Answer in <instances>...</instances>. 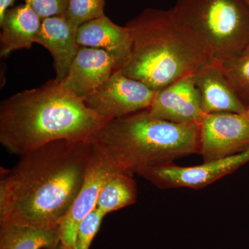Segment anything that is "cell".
Here are the masks:
<instances>
[{"label":"cell","mask_w":249,"mask_h":249,"mask_svg":"<svg viewBox=\"0 0 249 249\" xmlns=\"http://www.w3.org/2000/svg\"><path fill=\"white\" fill-rule=\"evenodd\" d=\"M65 249H73V247H70V248H65Z\"/></svg>","instance_id":"484cf974"},{"label":"cell","mask_w":249,"mask_h":249,"mask_svg":"<svg viewBox=\"0 0 249 249\" xmlns=\"http://www.w3.org/2000/svg\"><path fill=\"white\" fill-rule=\"evenodd\" d=\"M42 19L54 16H65L69 0H24Z\"/></svg>","instance_id":"44dd1931"},{"label":"cell","mask_w":249,"mask_h":249,"mask_svg":"<svg viewBox=\"0 0 249 249\" xmlns=\"http://www.w3.org/2000/svg\"><path fill=\"white\" fill-rule=\"evenodd\" d=\"M245 1H246V2H247V4H248L249 6V0H245Z\"/></svg>","instance_id":"d4e9b609"},{"label":"cell","mask_w":249,"mask_h":249,"mask_svg":"<svg viewBox=\"0 0 249 249\" xmlns=\"http://www.w3.org/2000/svg\"><path fill=\"white\" fill-rule=\"evenodd\" d=\"M105 0H69L65 16L77 27L83 23L102 17Z\"/></svg>","instance_id":"d6986e66"},{"label":"cell","mask_w":249,"mask_h":249,"mask_svg":"<svg viewBox=\"0 0 249 249\" xmlns=\"http://www.w3.org/2000/svg\"><path fill=\"white\" fill-rule=\"evenodd\" d=\"M242 102L249 101V45L235 58L221 65Z\"/></svg>","instance_id":"ac0fdd59"},{"label":"cell","mask_w":249,"mask_h":249,"mask_svg":"<svg viewBox=\"0 0 249 249\" xmlns=\"http://www.w3.org/2000/svg\"><path fill=\"white\" fill-rule=\"evenodd\" d=\"M147 111L153 117L174 124H199L204 114L196 73L183 77L157 91Z\"/></svg>","instance_id":"30bf717a"},{"label":"cell","mask_w":249,"mask_h":249,"mask_svg":"<svg viewBox=\"0 0 249 249\" xmlns=\"http://www.w3.org/2000/svg\"><path fill=\"white\" fill-rule=\"evenodd\" d=\"M249 161V147L238 153L201 165L183 167L169 163L142 170L138 175L161 188L199 189L230 175Z\"/></svg>","instance_id":"52a82bcc"},{"label":"cell","mask_w":249,"mask_h":249,"mask_svg":"<svg viewBox=\"0 0 249 249\" xmlns=\"http://www.w3.org/2000/svg\"><path fill=\"white\" fill-rule=\"evenodd\" d=\"M42 19L27 4L7 10L0 20V55L6 58L15 51L29 49L35 43Z\"/></svg>","instance_id":"9a60e30c"},{"label":"cell","mask_w":249,"mask_h":249,"mask_svg":"<svg viewBox=\"0 0 249 249\" xmlns=\"http://www.w3.org/2000/svg\"><path fill=\"white\" fill-rule=\"evenodd\" d=\"M249 147V118L245 114H206L199 123V154L204 162L238 153Z\"/></svg>","instance_id":"ba28073f"},{"label":"cell","mask_w":249,"mask_h":249,"mask_svg":"<svg viewBox=\"0 0 249 249\" xmlns=\"http://www.w3.org/2000/svg\"><path fill=\"white\" fill-rule=\"evenodd\" d=\"M90 140H59L21 156L0 181V224L58 229L84 180Z\"/></svg>","instance_id":"6da1fadb"},{"label":"cell","mask_w":249,"mask_h":249,"mask_svg":"<svg viewBox=\"0 0 249 249\" xmlns=\"http://www.w3.org/2000/svg\"><path fill=\"white\" fill-rule=\"evenodd\" d=\"M157 92L142 82L115 71L84 102L98 115L111 120L148 109Z\"/></svg>","instance_id":"8992f818"},{"label":"cell","mask_w":249,"mask_h":249,"mask_svg":"<svg viewBox=\"0 0 249 249\" xmlns=\"http://www.w3.org/2000/svg\"><path fill=\"white\" fill-rule=\"evenodd\" d=\"M78 27L65 16L42 19L35 43L43 46L53 59L55 79L61 83L80 49L77 42Z\"/></svg>","instance_id":"7c38bea8"},{"label":"cell","mask_w":249,"mask_h":249,"mask_svg":"<svg viewBox=\"0 0 249 249\" xmlns=\"http://www.w3.org/2000/svg\"><path fill=\"white\" fill-rule=\"evenodd\" d=\"M117 69L115 60L103 49L80 47L62 88L83 101L94 93Z\"/></svg>","instance_id":"8fae6325"},{"label":"cell","mask_w":249,"mask_h":249,"mask_svg":"<svg viewBox=\"0 0 249 249\" xmlns=\"http://www.w3.org/2000/svg\"><path fill=\"white\" fill-rule=\"evenodd\" d=\"M172 11L199 39L213 63L222 65L249 45V6L245 0H178Z\"/></svg>","instance_id":"5b68a950"},{"label":"cell","mask_w":249,"mask_h":249,"mask_svg":"<svg viewBox=\"0 0 249 249\" xmlns=\"http://www.w3.org/2000/svg\"><path fill=\"white\" fill-rule=\"evenodd\" d=\"M15 1L16 0H0V20L3 19L7 10L13 7Z\"/></svg>","instance_id":"7402d4cb"},{"label":"cell","mask_w":249,"mask_h":249,"mask_svg":"<svg viewBox=\"0 0 249 249\" xmlns=\"http://www.w3.org/2000/svg\"><path fill=\"white\" fill-rule=\"evenodd\" d=\"M245 114H247V116L249 118V101L248 103H247V106H246Z\"/></svg>","instance_id":"cb8c5ba5"},{"label":"cell","mask_w":249,"mask_h":249,"mask_svg":"<svg viewBox=\"0 0 249 249\" xmlns=\"http://www.w3.org/2000/svg\"><path fill=\"white\" fill-rule=\"evenodd\" d=\"M137 199V186L133 174L119 172L103 186L96 208L106 216L134 204Z\"/></svg>","instance_id":"e0dca14e"},{"label":"cell","mask_w":249,"mask_h":249,"mask_svg":"<svg viewBox=\"0 0 249 249\" xmlns=\"http://www.w3.org/2000/svg\"><path fill=\"white\" fill-rule=\"evenodd\" d=\"M105 217L101 211L95 208L81 221L77 231L73 249H89Z\"/></svg>","instance_id":"ffe728a7"},{"label":"cell","mask_w":249,"mask_h":249,"mask_svg":"<svg viewBox=\"0 0 249 249\" xmlns=\"http://www.w3.org/2000/svg\"><path fill=\"white\" fill-rule=\"evenodd\" d=\"M204 115L216 113L245 114L246 106L232 88L222 67L210 63L196 73Z\"/></svg>","instance_id":"4fadbf2b"},{"label":"cell","mask_w":249,"mask_h":249,"mask_svg":"<svg viewBox=\"0 0 249 249\" xmlns=\"http://www.w3.org/2000/svg\"><path fill=\"white\" fill-rule=\"evenodd\" d=\"M43 249H65V247H63L61 245V243L60 244V245H58V246H56V247H50V248H45Z\"/></svg>","instance_id":"603a6c76"},{"label":"cell","mask_w":249,"mask_h":249,"mask_svg":"<svg viewBox=\"0 0 249 249\" xmlns=\"http://www.w3.org/2000/svg\"><path fill=\"white\" fill-rule=\"evenodd\" d=\"M108 121L54 78L1 101L0 142L21 157L55 141L92 139Z\"/></svg>","instance_id":"7a4b0ae2"},{"label":"cell","mask_w":249,"mask_h":249,"mask_svg":"<svg viewBox=\"0 0 249 249\" xmlns=\"http://www.w3.org/2000/svg\"><path fill=\"white\" fill-rule=\"evenodd\" d=\"M60 244L59 228L46 229L22 224H0V249H43Z\"/></svg>","instance_id":"2e32d148"},{"label":"cell","mask_w":249,"mask_h":249,"mask_svg":"<svg viewBox=\"0 0 249 249\" xmlns=\"http://www.w3.org/2000/svg\"><path fill=\"white\" fill-rule=\"evenodd\" d=\"M130 34L127 60L116 71L163 89L210 63L204 46L177 20L172 9H147L126 24Z\"/></svg>","instance_id":"3957f363"},{"label":"cell","mask_w":249,"mask_h":249,"mask_svg":"<svg viewBox=\"0 0 249 249\" xmlns=\"http://www.w3.org/2000/svg\"><path fill=\"white\" fill-rule=\"evenodd\" d=\"M98 151L121 172L173 163L199 154V124H178L153 117L146 110L108 121L92 139Z\"/></svg>","instance_id":"277c9868"},{"label":"cell","mask_w":249,"mask_h":249,"mask_svg":"<svg viewBox=\"0 0 249 249\" xmlns=\"http://www.w3.org/2000/svg\"><path fill=\"white\" fill-rule=\"evenodd\" d=\"M77 42L80 47L106 51L115 60L116 70L127 60L130 51L129 29L113 22L106 15L80 25L77 29Z\"/></svg>","instance_id":"5bb4252c"},{"label":"cell","mask_w":249,"mask_h":249,"mask_svg":"<svg viewBox=\"0 0 249 249\" xmlns=\"http://www.w3.org/2000/svg\"><path fill=\"white\" fill-rule=\"evenodd\" d=\"M119 172L93 144L83 184L71 209L59 227L60 243L65 248L73 247L80 223L96 208L103 186Z\"/></svg>","instance_id":"9c48e42d"}]
</instances>
